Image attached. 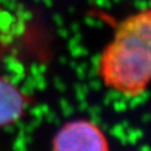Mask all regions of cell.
<instances>
[{"label": "cell", "instance_id": "1", "mask_svg": "<svg viewBox=\"0 0 151 151\" xmlns=\"http://www.w3.org/2000/svg\"><path fill=\"white\" fill-rule=\"evenodd\" d=\"M99 77L104 86L137 97L151 84V5L123 18L99 55Z\"/></svg>", "mask_w": 151, "mask_h": 151}, {"label": "cell", "instance_id": "2", "mask_svg": "<svg viewBox=\"0 0 151 151\" xmlns=\"http://www.w3.org/2000/svg\"><path fill=\"white\" fill-rule=\"evenodd\" d=\"M52 151H109L102 129L87 119L67 121L56 132Z\"/></svg>", "mask_w": 151, "mask_h": 151}, {"label": "cell", "instance_id": "3", "mask_svg": "<svg viewBox=\"0 0 151 151\" xmlns=\"http://www.w3.org/2000/svg\"><path fill=\"white\" fill-rule=\"evenodd\" d=\"M28 100L25 93L5 76H0V128L16 123L26 112Z\"/></svg>", "mask_w": 151, "mask_h": 151}]
</instances>
